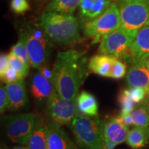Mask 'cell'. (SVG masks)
Returning <instances> with one entry per match:
<instances>
[{
	"instance_id": "cell-28",
	"label": "cell",
	"mask_w": 149,
	"mask_h": 149,
	"mask_svg": "<svg viewBox=\"0 0 149 149\" xmlns=\"http://www.w3.org/2000/svg\"><path fill=\"white\" fill-rule=\"evenodd\" d=\"M130 96L132 100L136 104H140L148 97L146 91L144 89L138 87H129Z\"/></svg>"
},
{
	"instance_id": "cell-22",
	"label": "cell",
	"mask_w": 149,
	"mask_h": 149,
	"mask_svg": "<svg viewBox=\"0 0 149 149\" xmlns=\"http://www.w3.org/2000/svg\"><path fill=\"white\" fill-rule=\"evenodd\" d=\"M130 115L134 126L142 128L149 127V111L146 108L139 104Z\"/></svg>"
},
{
	"instance_id": "cell-10",
	"label": "cell",
	"mask_w": 149,
	"mask_h": 149,
	"mask_svg": "<svg viewBox=\"0 0 149 149\" xmlns=\"http://www.w3.org/2000/svg\"><path fill=\"white\" fill-rule=\"evenodd\" d=\"M149 57V24L139 30L130 46L131 64L140 62Z\"/></svg>"
},
{
	"instance_id": "cell-27",
	"label": "cell",
	"mask_w": 149,
	"mask_h": 149,
	"mask_svg": "<svg viewBox=\"0 0 149 149\" xmlns=\"http://www.w3.org/2000/svg\"><path fill=\"white\" fill-rule=\"evenodd\" d=\"M10 6L13 12L17 15H23L31 8L27 0H11Z\"/></svg>"
},
{
	"instance_id": "cell-20",
	"label": "cell",
	"mask_w": 149,
	"mask_h": 149,
	"mask_svg": "<svg viewBox=\"0 0 149 149\" xmlns=\"http://www.w3.org/2000/svg\"><path fill=\"white\" fill-rule=\"evenodd\" d=\"M81 0H51L44 12H53L64 15H72L79 7Z\"/></svg>"
},
{
	"instance_id": "cell-7",
	"label": "cell",
	"mask_w": 149,
	"mask_h": 149,
	"mask_svg": "<svg viewBox=\"0 0 149 149\" xmlns=\"http://www.w3.org/2000/svg\"><path fill=\"white\" fill-rule=\"evenodd\" d=\"M37 122V116L33 113L9 117L6 122V133L13 142L25 146Z\"/></svg>"
},
{
	"instance_id": "cell-5",
	"label": "cell",
	"mask_w": 149,
	"mask_h": 149,
	"mask_svg": "<svg viewBox=\"0 0 149 149\" xmlns=\"http://www.w3.org/2000/svg\"><path fill=\"white\" fill-rule=\"evenodd\" d=\"M120 9L113 1L101 15L84 24V33L93 38V44H95L101 42L106 35L120 29Z\"/></svg>"
},
{
	"instance_id": "cell-6",
	"label": "cell",
	"mask_w": 149,
	"mask_h": 149,
	"mask_svg": "<svg viewBox=\"0 0 149 149\" xmlns=\"http://www.w3.org/2000/svg\"><path fill=\"white\" fill-rule=\"evenodd\" d=\"M133 40L122 29H118L106 35L99 46L98 52L119 59L129 61L130 46Z\"/></svg>"
},
{
	"instance_id": "cell-30",
	"label": "cell",
	"mask_w": 149,
	"mask_h": 149,
	"mask_svg": "<svg viewBox=\"0 0 149 149\" xmlns=\"http://www.w3.org/2000/svg\"><path fill=\"white\" fill-rule=\"evenodd\" d=\"M9 104L8 96L5 86L0 88V112L1 114L4 113L6 109H8Z\"/></svg>"
},
{
	"instance_id": "cell-41",
	"label": "cell",
	"mask_w": 149,
	"mask_h": 149,
	"mask_svg": "<svg viewBox=\"0 0 149 149\" xmlns=\"http://www.w3.org/2000/svg\"><path fill=\"white\" fill-rule=\"evenodd\" d=\"M36 1H39V2H42V1H46V0H35Z\"/></svg>"
},
{
	"instance_id": "cell-13",
	"label": "cell",
	"mask_w": 149,
	"mask_h": 149,
	"mask_svg": "<svg viewBox=\"0 0 149 149\" xmlns=\"http://www.w3.org/2000/svg\"><path fill=\"white\" fill-rule=\"evenodd\" d=\"M5 87L8 96L9 110L17 111L27 105L29 99L23 79L14 83L7 84Z\"/></svg>"
},
{
	"instance_id": "cell-12",
	"label": "cell",
	"mask_w": 149,
	"mask_h": 149,
	"mask_svg": "<svg viewBox=\"0 0 149 149\" xmlns=\"http://www.w3.org/2000/svg\"><path fill=\"white\" fill-rule=\"evenodd\" d=\"M113 3V0H81L79 5V17L86 23L104 13Z\"/></svg>"
},
{
	"instance_id": "cell-36",
	"label": "cell",
	"mask_w": 149,
	"mask_h": 149,
	"mask_svg": "<svg viewBox=\"0 0 149 149\" xmlns=\"http://www.w3.org/2000/svg\"><path fill=\"white\" fill-rule=\"evenodd\" d=\"M140 104H141V105H142L143 107L146 108V109L149 111V96L147 97L145 99L144 101Z\"/></svg>"
},
{
	"instance_id": "cell-16",
	"label": "cell",
	"mask_w": 149,
	"mask_h": 149,
	"mask_svg": "<svg viewBox=\"0 0 149 149\" xmlns=\"http://www.w3.org/2000/svg\"><path fill=\"white\" fill-rule=\"evenodd\" d=\"M55 91L53 82L44 77L40 72L33 75L31 81V93L36 100L48 99Z\"/></svg>"
},
{
	"instance_id": "cell-4",
	"label": "cell",
	"mask_w": 149,
	"mask_h": 149,
	"mask_svg": "<svg viewBox=\"0 0 149 149\" xmlns=\"http://www.w3.org/2000/svg\"><path fill=\"white\" fill-rule=\"evenodd\" d=\"M120 9V29L134 40L139 30L149 24V0H130Z\"/></svg>"
},
{
	"instance_id": "cell-37",
	"label": "cell",
	"mask_w": 149,
	"mask_h": 149,
	"mask_svg": "<svg viewBox=\"0 0 149 149\" xmlns=\"http://www.w3.org/2000/svg\"><path fill=\"white\" fill-rule=\"evenodd\" d=\"M68 149H77V147L75 144H74L73 142H72V141H70V144H69V146H68Z\"/></svg>"
},
{
	"instance_id": "cell-24",
	"label": "cell",
	"mask_w": 149,
	"mask_h": 149,
	"mask_svg": "<svg viewBox=\"0 0 149 149\" xmlns=\"http://www.w3.org/2000/svg\"><path fill=\"white\" fill-rule=\"evenodd\" d=\"M8 57L10 67L15 70L22 78L26 77L29 72L30 65L26 64L21 59L10 53L8 54Z\"/></svg>"
},
{
	"instance_id": "cell-32",
	"label": "cell",
	"mask_w": 149,
	"mask_h": 149,
	"mask_svg": "<svg viewBox=\"0 0 149 149\" xmlns=\"http://www.w3.org/2000/svg\"><path fill=\"white\" fill-rule=\"evenodd\" d=\"M40 72L44 77H45L46 79L52 81V79H53V70H51L50 69L49 67L44 65V66H43L40 68Z\"/></svg>"
},
{
	"instance_id": "cell-33",
	"label": "cell",
	"mask_w": 149,
	"mask_h": 149,
	"mask_svg": "<svg viewBox=\"0 0 149 149\" xmlns=\"http://www.w3.org/2000/svg\"><path fill=\"white\" fill-rule=\"evenodd\" d=\"M118 118L122 121V122L125 124L126 126H127L129 127L130 126L133 125V121H132V117L131 115H121L118 116Z\"/></svg>"
},
{
	"instance_id": "cell-21",
	"label": "cell",
	"mask_w": 149,
	"mask_h": 149,
	"mask_svg": "<svg viewBox=\"0 0 149 149\" xmlns=\"http://www.w3.org/2000/svg\"><path fill=\"white\" fill-rule=\"evenodd\" d=\"M148 141L147 128L134 126L128 132L126 142L130 148L141 149L146 146Z\"/></svg>"
},
{
	"instance_id": "cell-23",
	"label": "cell",
	"mask_w": 149,
	"mask_h": 149,
	"mask_svg": "<svg viewBox=\"0 0 149 149\" xmlns=\"http://www.w3.org/2000/svg\"><path fill=\"white\" fill-rule=\"evenodd\" d=\"M118 103L121 107V115H130L135 109L136 104L132 100L128 89H122L118 95Z\"/></svg>"
},
{
	"instance_id": "cell-17",
	"label": "cell",
	"mask_w": 149,
	"mask_h": 149,
	"mask_svg": "<svg viewBox=\"0 0 149 149\" xmlns=\"http://www.w3.org/2000/svg\"><path fill=\"white\" fill-rule=\"evenodd\" d=\"M25 146L28 149H48V125L37 120Z\"/></svg>"
},
{
	"instance_id": "cell-9",
	"label": "cell",
	"mask_w": 149,
	"mask_h": 149,
	"mask_svg": "<svg viewBox=\"0 0 149 149\" xmlns=\"http://www.w3.org/2000/svg\"><path fill=\"white\" fill-rule=\"evenodd\" d=\"M20 39L23 40L26 46L30 66L38 69L44 66L51 53L48 39H37L29 29L21 33Z\"/></svg>"
},
{
	"instance_id": "cell-35",
	"label": "cell",
	"mask_w": 149,
	"mask_h": 149,
	"mask_svg": "<svg viewBox=\"0 0 149 149\" xmlns=\"http://www.w3.org/2000/svg\"><path fill=\"white\" fill-rule=\"evenodd\" d=\"M113 1H114V2L116 3L120 7L124 4H125V3L128 2V1H130V0H113Z\"/></svg>"
},
{
	"instance_id": "cell-1",
	"label": "cell",
	"mask_w": 149,
	"mask_h": 149,
	"mask_svg": "<svg viewBox=\"0 0 149 149\" xmlns=\"http://www.w3.org/2000/svg\"><path fill=\"white\" fill-rule=\"evenodd\" d=\"M84 59L75 50L57 54L53 68V82L56 92L66 100H76L84 77Z\"/></svg>"
},
{
	"instance_id": "cell-2",
	"label": "cell",
	"mask_w": 149,
	"mask_h": 149,
	"mask_svg": "<svg viewBox=\"0 0 149 149\" xmlns=\"http://www.w3.org/2000/svg\"><path fill=\"white\" fill-rule=\"evenodd\" d=\"M39 25L50 40L60 46H70L80 40L77 19L72 15L44 12Z\"/></svg>"
},
{
	"instance_id": "cell-25",
	"label": "cell",
	"mask_w": 149,
	"mask_h": 149,
	"mask_svg": "<svg viewBox=\"0 0 149 149\" xmlns=\"http://www.w3.org/2000/svg\"><path fill=\"white\" fill-rule=\"evenodd\" d=\"M10 54L20 59L24 62H25L26 64L30 65L29 57V54H28L26 46L23 40H21V39L17 42L16 44L13 46V47L11 48Z\"/></svg>"
},
{
	"instance_id": "cell-3",
	"label": "cell",
	"mask_w": 149,
	"mask_h": 149,
	"mask_svg": "<svg viewBox=\"0 0 149 149\" xmlns=\"http://www.w3.org/2000/svg\"><path fill=\"white\" fill-rule=\"evenodd\" d=\"M71 130L77 145L84 149H105L104 122L97 117L77 113Z\"/></svg>"
},
{
	"instance_id": "cell-31",
	"label": "cell",
	"mask_w": 149,
	"mask_h": 149,
	"mask_svg": "<svg viewBox=\"0 0 149 149\" xmlns=\"http://www.w3.org/2000/svg\"><path fill=\"white\" fill-rule=\"evenodd\" d=\"M10 67L8 54L1 53L0 56V76L2 75Z\"/></svg>"
},
{
	"instance_id": "cell-11",
	"label": "cell",
	"mask_w": 149,
	"mask_h": 149,
	"mask_svg": "<svg viewBox=\"0 0 149 149\" xmlns=\"http://www.w3.org/2000/svg\"><path fill=\"white\" fill-rule=\"evenodd\" d=\"M129 87H138L144 89L149 96V70L142 61L131 64L126 75Z\"/></svg>"
},
{
	"instance_id": "cell-34",
	"label": "cell",
	"mask_w": 149,
	"mask_h": 149,
	"mask_svg": "<svg viewBox=\"0 0 149 149\" xmlns=\"http://www.w3.org/2000/svg\"><path fill=\"white\" fill-rule=\"evenodd\" d=\"M117 144L109 139H105V149H115Z\"/></svg>"
},
{
	"instance_id": "cell-40",
	"label": "cell",
	"mask_w": 149,
	"mask_h": 149,
	"mask_svg": "<svg viewBox=\"0 0 149 149\" xmlns=\"http://www.w3.org/2000/svg\"><path fill=\"white\" fill-rule=\"evenodd\" d=\"M147 134H148V140H149V127L147 128Z\"/></svg>"
},
{
	"instance_id": "cell-18",
	"label": "cell",
	"mask_w": 149,
	"mask_h": 149,
	"mask_svg": "<svg viewBox=\"0 0 149 149\" xmlns=\"http://www.w3.org/2000/svg\"><path fill=\"white\" fill-rule=\"evenodd\" d=\"M116 57L107 55H97L91 57L88 64L91 72L105 77H110L112 65Z\"/></svg>"
},
{
	"instance_id": "cell-29",
	"label": "cell",
	"mask_w": 149,
	"mask_h": 149,
	"mask_svg": "<svg viewBox=\"0 0 149 149\" xmlns=\"http://www.w3.org/2000/svg\"><path fill=\"white\" fill-rule=\"evenodd\" d=\"M1 77V81L3 83L10 84L17 81L18 80L23 79L19 74L11 67H9L8 69L3 73Z\"/></svg>"
},
{
	"instance_id": "cell-42",
	"label": "cell",
	"mask_w": 149,
	"mask_h": 149,
	"mask_svg": "<svg viewBox=\"0 0 149 149\" xmlns=\"http://www.w3.org/2000/svg\"><path fill=\"white\" fill-rule=\"evenodd\" d=\"M1 149H7V148H4V147H3V148H1Z\"/></svg>"
},
{
	"instance_id": "cell-14",
	"label": "cell",
	"mask_w": 149,
	"mask_h": 149,
	"mask_svg": "<svg viewBox=\"0 0 149 149\" xmlns=\"http://www.w3.org/2000/svg\"><path fill=\"white\" fill-rule=\"evenodd\" d=\"M128 132V126H126L118 117H112L104 122V137L117 145L126 141Z\"/></svg>"
},
{
	"instance_id": "cell-15",
	"label": "cell",
	"mask_w": 149,
	"mask_h": 149,
	"mask_svg": "<svg viewBox=\"0 0 149 149\" xmlns=\"http://www.w3.org/2000/svg\"><path fill=\"white\" fill-rule=\"evenodd\" d=\"M70 141L60 124H48V149H68Z\"/></svg>"
},
{
	"instance_id": "cell-19",
	"label": "cell",
	"mask_w": 149,
	"mask_h": 149,
	"mask_svg": "<svg viewBox=\"0 0 149 149\" xmlns=\"http://www.w3.org/2000/svg\"><path fill=\"white\" fill-rule=\"evenodd\" d=\"M77 111L80 114L89 117H97L98 103L95 97L87 91H81L77 100Z\"/></svg>"
},
{
	"instance_id": "cell-38",
	"label": "cell",
	"mask_w": 149,
	"mask_h": 149,
	"mask_svg": "<svg viewBox=\"0 0 149 149\" xmlns=\"http://www.w3.org/2000/svg\"><path fill=\"white\" fill-rule=\"evenodd\" d=\"M142 62L144 63V64L147 67V68H148V69L149 70V57H147L145 60L142 61Z\"/></svg>"
},
{
	"instance_id": "cell-8",
	"label": "cell",
	"mask_w": 149,
	"mask_h": 149,
	"mask_svg": "<svg viewBox=\"0 0 149 149\" xmlns=\"http://www.w3.org/2000/svg\"><path fill=\"white\" fill-rule=\"evenodd\" d=\"M48 116L54 122L60 125H69L78 113L76 100L62 98L56 92L48 99Z\"/></svg>"
},
{
	"instance_id": "cell-39",
	"label": "cell",
	"mask_w": 149,
	"mask_h": 149,
	"mask_svg": "<svg viewBox=\"0 0 149 149\" xmlns=\"http://www.w3.org/2000/svg\"><path fill=\"white\" fill-rule=\"evenodd\" d=\"M13 149H28L26 147L22 146H16L13 148Z\"/></svg>"
},
{
	"instance_id": "cell-26",
	"label": "cell",
	"mask_w": 149,
	"mask_h": 149,
	"mask_svg": "<svg viewBox=\"0 0 149 149\" xmlns=\"http://www.w3.org/2000/svg\"><path fill=\"white\" fill-rule=\"evenodd\" d=\"M126 74V64L117 58H115L112 65L110 78L115 79H122Z\"/></svg>"
}]
</instances>
